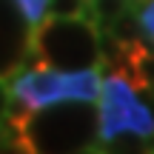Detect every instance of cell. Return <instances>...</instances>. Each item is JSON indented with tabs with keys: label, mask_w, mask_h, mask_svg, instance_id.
I'll use <instances>...</instances> for the list:
<instances>
[{
	"label": "cell",
	"mask_w": 154,
	"mask_h": 154,
	"mask_svg": "<svg viewBox=\"0 0 154 154\" xmlns=\"http://www.w3.org/2000/svg\"><path fill=\"white\" fill-rule=\"evenodd\" d=\"M29 49L37 54L40 66L77 72L100 66V32L86 14L80 17H54L34 26Z\"/></svg>",
	"instance_id": "obj_1"
},
{
	"label": "cell",
	"mask_w": 154,
	"mask_h": 154,
	"mask_svg": "<svg viewBox=\"0 0 154 154\" xmlns=\"http://www.w3.org/2000/svg\"><path fill=\"white\" fill-rule=\"evenodd\" d=\"M140 88L120 69H111L100 83L97 97V137L114 146L120 137L154 140V111L137 97Z\"/></svg>",
	"instance_id": "obj_2"
},
{
	"label": "cell",
	"mask_w": 154,
	"mask_h": 154,
	"mask_svg": "<svg viewBox=\"0 0 154 154\" xmlns=\"http://www.w3.org/2000/svg\"><path fill=\"white\" fill-rule=\"evenodd\" d=\"M9 83H11V94L17 100H23L32 111H40L57 103H69V100L97 103L103 77H100L97 66L77 69V72L34 66V69H23V72L11 74Z\"/></svg>",
	"instance_id": "obj_3"
},
{
	"label": "cell",
	"mask_w": 154,
	"mask_h": 154,
	"mask_svg": "<svg viewBox=\"0 0 154 154\" xmlns=\"http://www.w3.org/2000/svg\"><path fill=\"white\" fill-rule=\"evenodd\" d=\"M91 103H80V100H69V103H57L49 109H40L32 114V120L23 128V143L26 151H40V149H88V140L94 137Z\"/></svg>",
	"instance_id": "obj_4"
},
{
	"label": "cell",
	"mask_w": 154,
	"mask_h": 154,
	"mask_svg": "<svg viewBox=\"0 0 154 154\" xmlns=\"http://www.w3.org/2000/svg\"><path fill=\"white\" fill-rule=\"evenodd\" d=\"M131 0H88L86 6V14H91V20L97 23H111L114 17L126 14Z\"/></svg>",
	"instance_id": "obj_5"
},
{
	"label": "cell",
	"mask_w": 154,
	"mask_h": 154,
	"mask_svg": "<svg viewBox=\"0 0 154 154\" xmlns=\"http://www.w3.org/2000/svg\"><path fill=\"white\" fill-rule=\"evenodd\" d=\"M109 34L117 40V43H123V46H128V43H134V40H140V34H143V26H140V20H134V14H120V17H114V20L109 23Z\"/></svg>",
	"instance_id": "obj_6"
},
{
	"label": "cell",
	"mask_w": 154,
	"mask_h": 154,
	"mask_svg": "<svg viewBox=\"0 0 154 154\" xmlns=\"http://www.w3.org/2000/svg\"><path fill=\"white\" fill-rule=\"evenodd\" d=\"M14 6L20 9L23 20L32 29L40 26V23L46 20V14H49V0H14Z\"/></svg>",
	"instance_id": "obj_7"
},
{
	"label": "cell",
	"mask_w": 154,
	"mask_h": 154,
	"mask_svg": "<svg viewBox=\"0 0 154 154\" xmlns=\"http://www.w3.org/2000/svg\"><path fill=\"white\" fill-rule=\"evenodd\" d=\"M88 0H49V14L54 17H80L86 14Z\"/></svg>",
	"instance_id": "obj_8"
},
{
	"label": "cell",
	"mask_w": 154,
	"mask_h": 154,
	"mask_svg": "<svg viewBox=\"0 0 154 154\" xmlns=\"http://www.w3.org/2000/svg\"><path fill=\"white\" fill-rule=\"evenodd\" d=\"M137 20H140V26H143V34L154 43V0H143V3H140Z\"/></svg>",
	"instance_id": "obj_9"
},
{
	"label": "cell",
	"mask_w": 154,
	"mask_h": 154,
	"mask_svg": "<svg viewBox=\"0 0 154 154\" xmlns=\"http://www.w3.org/2000/svg\"><path fill=\"white\" fill-rule=\"evenodd\" d=\"M9 106H11V83L6 77H0V120H6Z\"/></svg>",
	"instance_id": "obj_10"
}]
</instances>
